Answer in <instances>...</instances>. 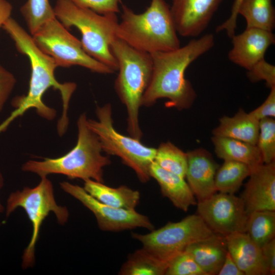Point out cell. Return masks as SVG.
Listing matches in <instances>:
<instances>
[{
	"label": "cell",
	"instance_id": "obj_21",
	"mask_svg": "<svg viewBox=\"0 0 275 275\" xmlns=\"http://www.w3.org/2000/svg\"><path fill=\"white\" fill-rule=\"evenodd\" d=\"M83 188L98 201L116 208L135 209L140 202L139 191L126 185L112 187L103 182L88 179L84 181Z\"/></svg>",
	"mask_w": 275,
	"mask_h": 275
},
{
	"label": "cell",
	"instance_id": "obj_24",
	"mask_svg": "<svg viewBox=\"0 0 275 275\" xmlns=\"http://www.w3.org/2000/svg\"><path fill=\"white\" fill-rule=\"evenodd\" d=\"M168 263L162 261L142 248L130 254L122 265L121 275H164Z\"/></svg>",
	"mask_w": 275,
	"mask_h": 275
},
{
	"label": "cell",
	"instance_id": "obj_7",
	"mask_svg": "<svg viewBox=\"0 0 275 275\" xmlns=\"http://www.w3.org/2000/svg\"><path fill=\"white\" fill-rule=\"evenodd\" d=\"M96 114L97 120L87 119V124L97 136L102 151L119 157L123 163L134 171L141 182H147L151 178L149 170L156 149L117 131L114 126L110 103L97 105Z\"/></svg>",
	"mask_w": 275,
	"mask_h": 275
},
{
	"label": "cell",
	"instance_id": "obj_31",
	"mask_svg": "<svg viewBox=\"0 0 275 275\" xmlns=\"http://www.w3.org/2000/svg\"><path fill=\"white\" fill-rule=\"evenodd\" d=\"M76 6L98 14H117L120 10V0H69Z\"/></svg>",
	"mask_w": 275,
	"mask_h": 275
},
{
	"label": "cell",
	"instance_id": "obj_18",
	"mask_svg": "<svg viewBox=\"0 0 275 275\" xmlns=\"http://www.w3.org/2000/svg\"><path fill=\"white\" fill-rule=\"evenodd\" d=\"M149 174L157 182L162 196L176 208L186 212L191 206L197 205L196 197L184 178L162 169L154 161L151 164Z\"/></svg>",
	"mask_w": 275,
	"mask_h": 275
},
{
	"label": "cell",
	"instance_id": "obj_9",
	"mask_svg": "<svg viewBox=\"0 0 275 275\" xmlns=\"http://www.w3.org/2000/svg\"><path fill=\"white\" fill-rule=\"evenodd\" d=\"M214 233L197 214L189 215L177 222H168L146 234L132 233L142 248L158 259L167 262L184 252L192 243Z\"/></svg>",
	"mask_w": 275,
	"mask_h": 275
},
{
	"label": "cell",
	"instance_id": "obj_33",
	"mask_svg": "<svg viewBox=\"0 0 275 275\" xmlns=\"http://www.w3.org/2000/svg\"><path fill=\"white\" fill-rule=\"evenodd\" d=\"M16 83L14 76L0 65V112Z\"/></svg>",
	"mask_w": 275,
	"mask_h": 275
},
{
	"label": "cell",
	"instance_id": "obj_22",
	"mask_svg": "<svg viewBox=\"0 0 275 275\" xmlns=\"http://www.w3.org/2000/svg\"><path fill=\"white\" fill-rule=\"evenodd\" d=\"M211 140L215 154L224 160L244 163L252 170L263 163L262 155L256 145L217 136H213Z\"/></svg>",
	"mask_w": 275,
	"mask_h": 275
},
{
	"label": "cell",
	"instance_id": "obj_37",
	"mask_svg": "<svg viewBox=\"0 0 275 275\" xmlns=\"http://www.w3.org/2000/svg\"><path fill=\"white\" fill-rule=\"evenodd\" d=\"M218 275H244L228 251Z\"/></svg>",
	"mask_w": 275,
	"mask_h": 275
},
{
	"label": "cell",
	"instance_id": "obj_4",
	"mask_svg": "<svg viewBox=\"0 0 275 275\" xmlns=\"http://www.w3.org/2000/svg\"><path fill=\"white\" fill-rule=\"evenodd\" d=\"M87 120L85 113L79 117L77 143L69 152L58 158L30 160L22 165V170L35 173L41 178L56 174L71 179L103 182V169L111 164V160L102 154L99 141L87 126Z\"/></svg>",
	"mask_w": 275,
	"mask_h": 275
},
{
	"label": "cell",
	"instance_id": "obj_32",
	"mask_svg": "<svg viewBox=\"0 0 275 275\" xmlns=\"http://www.w3.org/2000/svg\"><path fill=\"white\" fill-rule=\"evenodd\" d=\"M247 76L252 82L265 80L268 87H275V67L263 59L248 71Z\"/></svg>",
	"mask_w": 275,
	"mask_h": 275
},
{
	"label": "cell",
	"instance_id": "obj_27",
	"mask_svg": "<svg viewBox=\"0 0 275 275\" xmlns=\"http://www.w3.org/2000/svg\"><path fill=\"white\" fill-rule=\"evenodd\" d=\"M154 161L162 169L185 178L187 153L172 143L163 142L159 145Z\"/></svg>",
	"mask_w": 275,
	"mask_h": 275
},
{
	"label": "cell",
	"instance_id": "obj_25",
	"mask_svg": "<svg viewBox=\"0 0 275 275\" xmlns=\"http://www.w3.org/2000/svg\"><path fill=\"white\" fill-rule=\"evenodd\" d=\"M252 171L247 164L232 160H224L215 176L216 191L234 194L238 191L244 179Z\"/></svg>",
	"mask_w": 275,
	"mask_h": 275
},
{
	"label": "cell",
	"instance_id": "obj_16",
	"mask_svg": "<svg viewBox=\"0 0 275 275\" xmlns=\"http://www.w3.org/2000/svg\"><path fill=\"white\" fill-rule=\"evenodd\" d=\"M186 153L185 177L187 183L198 201L204 200L217 192L214 181L219 166L211 153L203 148L190 150Z\"/></svg>",
	"mask_w": 275,
	"mask_h": 275
},
{
	"label": "cell",
	"instance_id": "obj_35",
	"mask_svg": "<svg viewBox=\"0 0 275 275\" xmlns=\"http://www.w3.org/2000/svg\"><path fill=\"white\" fill-rule=\"evenodd\" d=\"M242 1L234 0L230 16L226 21L216 27L215 29L216 32L225 31L228 36L230 38L235 34L238 9Z\"/></svg>",
	"mask_w": 275,
	"mask_h": 275
},
{
	"label": "cell",
	"instance_id": "obj_38",
	"mask_svg": "<svg viewBox=\"0 0 275 275\" xmlns=\"http://www.w3.org/2000/svg\"><path fill=\"white\" fill-rule=\"evenodd\" d=\"M12 5L6 0H0V28L11 17Z\"/></svg>",
	"mask_w": 275,
	"mask_h": 275
},
{
	"label": "cell",
	"instance_id": "obj_30",
	"mask_svg": "<svg viewBox=\"0 0 275 275\" xmlns=\"http://www.w3.org/2000/svg\"><path fill=\"white\" fill-rule=\"evenodd\" d=\"M166 275H206L191 255L185 251L168 262Z\"/></svg>",
	"mask_w": 275,
	"mask_h": 275
},
{
	"label": "cell",
	"instance_id": "obj_10",
	"mask_svg": "<svg viewBox=\"0 0 275 275\" xmlns=\"http://www.w3.org/2000/svg\"><path fill=\"white\" fill-rule=\"evenodd\" d=\"M31 35L39 48L52 58L58 67L77 65L100 74L115 72L88 55L80 40L71 34L56 17L44 23Z\"/></svg>",
	"mask_w": 275,
	"mask_h": 275
},
{
	"label": "cell",
	"instance_id": "obj_28",
	"mask_svg": "<svg viewBox=\"0 0 275 275\" xmlns=\"http://www.w3.org/2000/svg\"><path fill=\"white\" fill-rule=\"evenodd\" d=\"M20 12L31 35L44 23L56 17L49 0H27L21 6Z\"/></svg>",
	"mask_w": 275,
	"mask_h": 275
},
{
	"label": "cell",
	"instance_id": "obj_3",
	"mask_svg": "<svg viewBox=\"0 0 275 275\" xmlns=\"http://www.w3.org/2000/svg\"><path fill=\"white\" fill-rule=\"evenodd\" d=\"M117 37L132 47L149 53L169 51L180 47L170 7L165 0H151L144 12L136 13L122 6Z\"/></svg>",
	"mask_w": 275,
	"mask_h": 275
},
{
	"label": "cell",
	"instance_id": "obj_15",
	"mask_svg": "<svg viewBox=\"0 0 275 275\" xmlns=\"http://www.w3.org/2000/svg\"><path fill=\"white\" fill-rule=\"evenodd\" d=\"M231 39L232 48L228 52V59L248 71L264 59L267 49L275 43L272 32L252 28H246Z\"/></svg>",
	"mask_w": 275,
	"mask_h": 275
},
{
	"label": "cell",
	"instance_id": "obj_12",
	"mask_svg": "<svg viewBox=\"0 0 275 275\" xmlns=\"http://www.w3.org/2000/svg\"><path fill=\"white\" fill-rule=\"evenodd\" d=\"M61 188L79 201L95 215L99 229L104 231L120 232L138 228L149 231L154 229L149 218L135 209L112 207L100 202L88 194L83 187L64 181Z\"/></svg>",
	"mask_w": 275,
	"mask_h": 275
},
{
	"label": "cell",
	"instance_id": "obj_39",
	"mask_svg": "<svg viewBox=\"0 0 275 275\" xmlns=\"http://www.w3.org/2000/svg\"><path fill=\"white\" fill-rule=\"evenodd\" d=\"M4 184V179L2 174L0 172V189L2 188ZM5 210V208L4 206L0 202V213H3Z\"/></svg>",
	"mask_w": 275,
	"mask_h": 275
},
{
	"label": "cell",
	"instance_id": "obj_2",
	"mask_svg": "<svg viewBox=\"0 0 275 275\" xmlns=\"http://www.w3.org/2000/svg\"><path fill=\"white\" fill-rule=\"evenodd\" d=\"M214 44L213 35L207 34L176 50L150 53L152 73L141 106L149 107L157 100L166 98L167 107L178 110L190 108L197 95L190 81L185 78V72L191 63L211 49Z\"/></svg>",
	"mask_w": 275,
	"mask_h": 275
},
{
	"label": "cell",
	"instance_id": "obj_36",
	"mask_svg": "<svg viewBox=\"0 0 275 275\" xmlns=\"http://www.w3.org/2000/svg\"><path fill=\"white\" fill-rule=\"evenodd\" d=\"M263 258L269 274H275V238L261 248Z\"/></svg>",
	"mask_w": 275,
	"mask_h": 275
},
{
	"label": "cell",
	"instance_id": "obj_23",
	"mask_svg": "<svg viewBox=\"0 0 275 275\" xmlns=\"http://www.w3.org/2000/svg\"><path fill=\"white\" fill-rule=\"evenodd\" d=\"M246 28L272 32L275 26V11L272 0H243L238 9Z\"/></svg>",
	"mask_w": 275,
	"mask_h": 275
},
{
	"label": "cell",
	"instance_id": "obj_19",
	"mask_svg": "<svg viewBox=\"0 0 275 275\" xmlns=\"http://www.w3.org/2000/svg\"><path fill=\"white\" fill-rule=\"evenodd\" d=\"M185 251L206 275L218 274L228 252L225 236L216 234L192 243Z\"/></svg>",
	"mask_w": 275,
	"mask_h": 275
},
{
	"label": "cell",
	"instance_id": "obj_29",
	"mask_svg": "<svg viewBox=\"0 0 275 275\" xmlns=\"http://www.w3.org/2000/svg\"><path fill=\"white\" fill-rule=\"evenodd\" d=\"M256 145L263 163L275 161V120L265 118L259 121V131Z\"/></svg>",
	"mask_w": 275,
	"mask_h": 275
},
{
	"label": "cell",
	"instance_id": "obj_1",
	"mask_svg": "<svg viewBox=\"0 0 275 275\" xmlns=\"http://www.w3.org/2000/svg\"><path fill=\"white\" fill-rule=\"evenodd\" d=\"M2 28L14 41L18 51L29 58L31 74L28 93L13 100L12 105L16 109L0 125V133L4 131L14 119L31 108L35 109L41 117L53 120L56 116V111L46 105L42 100L45 92L53 88L60 91L62 100L63 112L58 121L57 130L60 136L63 135L68 128L69 103L76 89V84L72 82L62 84L57 81L54 71L58 66L55 61L39 48L32 35L15 20L10 17Z\"/></svg>",
	"mask_w": 275,
	"mask_h": 275
},
{
	"label": "cell",
	"instance_id": "obj_26",
	"mask_svg": "<svg viewBox=\"0 0 275 275\" xmlns=\"http://www.w3.org/2000/svg\"><path fill=\"white\" fill-rule=\"evenodd\" d=\"M246 233L261 248L275 238V211H257L249 214Z\"/></svg>",
	"mask_w": 275,
	"mask_h": 275
},
{
	"label": "cell",
	"instance_id": "obj_5",
	"mask_svg": "<svg viewBox=\"0 0 275 275\" xmlns=\"http://www.w3.org/2000/svg\"><path fill=\"white\" fill-rule=\"evenodd\" d=\"M110 49L118 63V74L114 88L127 110V130L130 136L141 140L143 133L139 124V110L152 76L151 54L118 37L111 43Z\"/></svg>",
	"mask_w": 275,
	"mask_h": 275
},
{
	"label": "cell",
	"instance_id": "obj_6",
	"mask_svg": "<svg viewBox=\"0 0 275 275\" xmlns=\"http://www.w3.org/2000/svg\"><path fill=\"white\" fill-rule=\"evenodd\" d=\"M53 10L56 17L65 28L74 26L79 30L82 48L88 55L115 72L118 70L117 62L110 49L117 37L116 14H99L69 0H57Z\"/></svg>",
	"mask_w": 275,
	"mask_h": 275
},
{
	"label": "cell",
	"instance_id": "obj_13",
	"mask_svg": "<svg viewBox=\"0 0 275 275\" xmlns=\"http://www.w3.org/2000/svg\"><path fill=\"white\" fill-rule=\"evenodd\" d=\"M224 0H172L171 12L177 32L197 37L207 27Z\"/></svg>",
	"mask_w": 275,
	"mask_h": 275
},
{
	"label": "cell",
	"instance_id": "obj_14",
	"mask_svg": "<svg viewBox=\"0 0 275 275\" xmlns=\"http://www.w3.org/2000/svg\"><path fill=\"white\" fill-rule=\"evenodd\" d=\"M241 197L246 212L275 211V161L253 169Z\"/></svg>",
	"mask_w": 275,
	"mask_h": 275
},
{
	"label": "cell",
	"instance_id": "obj_34",
	"mask_svg": "<svg viewBox=\"0 0 275 275\" xmlns=\"http://www.w3.org/2000/svg\"><path fill=\"white\" fill-rule=\"evenodd\" d=\"M249 114L258 121L265 118L275 117V87L270 88V93L265 101Z\"/></svg>",
	"mask_w": 275,
	"mask_h": 275
},
{
	"label": "cell",
	"instance_id": "obj_20",
	"mask_svg": "<svg viewBox=\"0 0 275 275\" xmlns=\"http://www.w3.org/2000/svg\"><path fill=\"white\" fill-rule=\"evenodd\" d=\"M259 121L242 108L233 116H224L218 125L212 130L213 136L234 139L253 145L257 143Z\"/></svg>",
	"mask_w": 275,
	"mask_h": 275
},
{
	"label": "cell",
	"instance_id": "obj_11",
	"mask_svg": "<svg viewBox=\"0 0 275 275\" xmlns=\"http://www.w3.org/2000/svg\"><path fill=\"white\" fill-rule=\"evenodd\" d=\"M197 205V214L214 233L246 232L248 215L241 197L216 192Z\"/></svg>",
	"mask_w": 275,
	"mask_h": 275
},
{
	"label": "cell",
	"instance_id": "obj_8",
	"mask_svg": "<svg viewBox=\"0 0 275 275\" xmlns=\"http://www.w3.org/2000/svg\"><path fill=\"white\" fill-rule=\"evenodd\" d=\"M18 207L25 210L33 228L31 240L22 256V268L25 269L35 264L36 244L45 218L53 212L58 223L64 225L68 220L69 213L66 207L56 202L52 184L47 177H41L35 187H24L21 190L10 194L5 209L6 216L8 217Z\"/></svg>",
	"mask_w": 275,
	"mask_h": 275
},
{
	"label": "cell",
	"instance_id": "obj_17",
	"mask_svg": "<svg viewBox=\"0 0 275 275\" xmlns=\"http://www.w3.org/2000/svg\"><path fill=\"white\" fill-rule=\"evenodd\" d=\"M227 250L244 275L269 274L261 248L246 232L225 236Z\"/></svg>",
	"mask_w": 275,
	"mask_h": 275
}]
</instances>
